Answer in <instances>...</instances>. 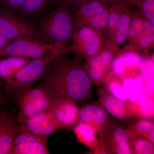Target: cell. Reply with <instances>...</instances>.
Returning a JSON list of instances; mask_svg holds the SVG:
<instances>
[{
  "label": "cell",
  "instance_id": "d6a6232c",
  "mask_svg": "<svg viewBox=\"0 0 154 154\" xmlns=\"http://www.w3.org/2000/svg\"><path fill=\"white\" fill-rule=\"evenodd\" d=\"M86 1H92V0H86ZM103 3L105 6L107 7L118 4V3L128 2L129 0H98Z\"/></svg>",
  "mask_w": 154,
  "mask_h": 154
},
{
  "label": "cell",
  "instance_id": "9a60e30c",
  "mask_svg": "<svg viewBox=\"0 0 154 154\" xmlns=\"http://www.w3.org/2000/svg\"><path fill=\"white\" fill-rule=\"evenodd\" d=\"M61 130L48 110L38 113L19 124V131H27L47 136Z\"/></svg>",
  "mask_w": 154,
  "mask_h": 154
},
{
  "label": "cell",
  "instance_id": "7402d4cb",
  "mask_svg": "<svg viewBox=\"0 0 154 154\" xmlns=\"http://www.w3.org/2000/svg\"><path fill=\"white\" fill-rule=\"evenodd\" d=\"M129 5H131L129 3L124 2L118 3L108 7L107 27L103 33L105 40L109 39L113 36L122 15L125 9Z\"/></svg>",
  "mask_w": 154,
  "mask_h": 154
},
{
  "label": "cell",
  "instance_id": "30bf717a",
  "mask_svg": "<svg viewBox=\"0 0 154 154\" xmlns=\"http://www.w3.org/2000/svg\"><path fill=\"white\" fill-rule=\"evenodd\" d=\"M48 137L29 131H19L9 154H50L47 146Z\"/></svg>",
  "mask_w": 154,
  "mask_h": 154
},
{
  "label": "cell",
  "instance_id": "277c9868",
  "mask_svg": "<svg viewBox=\"0 0 154 154\" xmlns=\"http://www.w3.org/2000/svg\"><path fill=\"white\" fill-rule=\"evenodd\" d=\"M55 97L49 88L43 84L21 89L12 99L17 102L19 108L18 123L25 122L34 116L48 110Z\"/></svg>",
  "mask_w": 154,
  "mask_h": 154
},
{
  "label": "cell",
  "instance_id": "6da1fadb",
  "mask_svg": "<svg viewBox=\"0 0 154 154\" xmlns=\"http://www.w3.org/2000/svg\"><path fill=\"white\" fill-rule=\"evenodd\" d=\"M66 54L53 61L40 80L55 97L71 99L78 104L91 95L92 81L81 60L69 58Z\"/></svg>",
  "mask_w": 154,
  "mask_h": 154
},
{
  "label": "cell",
  "instance_id": "83f0119b",
  "mask_svg": "<svg viewBox=\"0 0 154 154\" xmlns=\"http://www.w3.org/2000/svg\"><path fill=\"white\" fill-rule=\"evenodd\" d=\"M146 20L145 17L140 10L134 11L131 14L126 40L131 44L137 39L142 30Z\"/></svg>",
  "mask_w": 154,
  "mask_h": 154
},
{
  "label": "cell",
  "instance_id": "1f68e13d",
  "mask_svg": "<svg viewBox=\"0 0 154 154\" xmlns=\"http://www.w3.org/2000/svg\"><path fill=\"white\" fill-rule=\"evenodd\" d=\"M25 1V0H0V6L5 7L16 14Z\"/></svg>",
  "mask_w": 154,
  "mask_h": 154
},
{
  "label": "cell",
  "instance_id": "4dcf8cb0",
  "mask_svg": "<svg viewBox=\"0 0 154 154\" xmlns=\"http://www.w3.org/2000/svg\"><path fill=\"white\" fill-rule=\"evenodd\" d=\"M129 3L138 7L146 19L154 25V0H130Z\"/></svg>",
  "mask_w": 154,
  "mask_h": 154
},
{
  "label": "cell",
  "instance_id": "7c38bea8",
  "mask_svg": "<svg viewBox=\"0 0 154 154\" xmlns=\"http://www.w3.org/2000/svg\"><path fill=\"white\" fill-rule=\"evenodd\" d=\"M115 54L108 50L102 48L99 53L86 61L85 65L92 82L96 85L103 84L110 73Z\"/></svg>",
  "mask_w": 154,
  "mask_h": 154
},
{
  "label": "cell",
  "instance_id": "8fae6325",
  "mask_svg": "<svg viewBox=\"0 0 154 154\" xmlns=\"http://www.w3.org/2000/svg\"><path fill=\"white\" fill-rule=\"evenodd\" d=\"M136 51L125 47L115 54L111 63L110 73L119 79L137 71L143 60Z\"/></svg>",
  "mask_w": 154,
  "mask_h": 154
},
{
  "label": "cell",
  "instance_id": "2e32d148",
  "mask_svg": "<svg viewBox=\"0 0 154 154\" xmlns=\"http://www.w3.org/2000/svg\"><path fill=\"white\" fill-rule=\"evenodd\" d=\"M100 98L105 111L114 118L122 120L135 116L130 102L116 99L106 91H101Z\"/></svg>",
  "mask_w": 154,
  "mask_h": 154
},
{
  "label": "cell",
  "instance_id": "d4e9b609",
  "mask_svg": "<svg viewBox=\"0 0 154 154\" xmlns=\"http://www.w3.org/2000/svg\"><path fill=\"white\" fill-rule=\"evenodd\" d=\"M139 73L142 78L144 88L152 93L154 91V56L143 59L139 66Z\"/></svg>",
  "mask_w": 154,
  "mask_h": 154
},
{
  "label": "cell",
  "instance_id": "7a4b0ae2",
  "mask_svg": "<svg viewBox=\"0 0 154 154\" xmlns=\"http://www.w3.org/2000/svg\"><path fill=\"white\" fill-rule=\"evenodd\" d=\"M35 27L42 41L51 44L68 45L75 30L72 6L57 5L54 10L40 19Z\"/></svg>",
  "mask_w": 154,
  "mask_h": 154
},
{
  "label": "cell",
  "instance_id": "ac0fdd59",
  "mask_svg": "<svg viewBox=\"0 0 154 154\" xmlns=\"http://www.w3.org/2000/svg\"><path fill=\"white\" fill-rule=\"evenodd\" d=\"M128 6L122 15L113 36L105 40L102 48L116 53L119 46L126 40L132 11Z\"/></svg>",
  "mask_w": 154,
  "mask_h": 154
},
{
  "label": "cell",
  "instance_id": "4fadbf2b",
  "mask_svg": "<svg viewBox=\"0 0 154 154\" xmlns=\"http://www.w3.org/2000/svg\"><path fill=\"white\" fill-rule=\"evenodd\" d=\"M79 120L92 126L104 143V138L110 127L109 119L104 108L96 105H86L80 109Z\"/></svg>",
  "mask_w": 154,
  "mask_h": 154
},
{
  "label": "cell",
  "instance_id": "e575fe53",
  "mask_svg": "<svg viewBox=\"0 0 154 154\" xmlns=\"http://www.w3.org/2000/svg\"><path fill=\"white\" fill-rule=\"evenodd\" d=\"M11 41L0 35V49L6 46Z\"/></svg>",
  "mask_w": 154,
  "mask_h": 154
},
{
  "label": "cell",
  "instance_id": "ffe728a7",
  "mask_svg": "<svg viewBox=\"0 0 154 154\" xmlns=\"http://www.w3.org/2000/svg\"><path fill=\"white\" fill-rule=\"evenodd\" d=\"M154 43V25L146 20L142 30L136 40L125 47L133 50L141 51L147 54L151 49L153 48Z\"/></svg>",
  "mask_w": 154,
  "mask_h": 154
},
{
  "label": "cell",
  "instance_id": "8d00e7d4",
  "mask_svg": "<svg viewBox=\"0 0 154 154\" xmlns=\"http://www.w3.org/2000/svg\"><path fill=\"white\" fill-rule=\"evenodd\" d=\"M2 82L1 81V79H0V90H1V88H2Z\"/></svg>",
  "mask_w": 154,
  "mask_h": 154
},
{
  "label": "cell",
  "instance_id": "d6986e66",
  "mask_svg": "<svg viewBox=\"0 0 154 154\" xmlns=\"http://www.w3.org/2000/svg\"><path fill=\"white\" fill-rule=\"evenodd\" d=\"M73 131L77 140L96 152H104L105 147L98 139L95 130L85 122L79 120L73 126Z\"/></svg>",
  "mask_w": 154,
  "mask_h": 154
},
{
  "label": "cell",
  "instance_id": "5b68a950",
  "mask_svg": "<svg viewBox=\"0 0 154 154\" xmlns=\"http://www.w3.org/2000/svg\"><path fill=\"white\" fill-rule=\"evenodd\" d=\"M75 30L88 27L103 33L107 27L108 7L98 0L86 1L72 6Z\"/></svg>",
  "mask_w": 154,
  "mask_h": 154
},
{
  "label": "cell",
  "instance_id": "484cf974",
  "mask_svg": "<svg viewBox=\"0 0 154 154\" xmlns=\"http://www.w3.org/2000/svg\"><path fill=\"white\" fill-rule=\"evenodd\" d=\"M129 137L132 154H154V144L140 136L130 129H126Z\"/></svg>",
  "mask_w": 154,
  "mask_h": 154
},
{
  "label": "cell",
  "instance_id": "8992f818",
  "mask_svg": "<svg viewBox=\"0 0 154 154\" xmlns=\"http://www.w3.org/2000/svg\"><path fill=\"white\" fill-rule=\"evenodd\" d=\"M0 35L10 41L26 37L36 38L42 41L35 25L32 22L1 6Z\"/></svg>",
  "mask_w": 154,
  "mask_h": 154
},
{
  "label": "cell",
  "instance_id": "ba28073f",
  "mask_svg": "<svg viewBox=\"0 0 154 154\" xmlns=\"http://www.w3.org/2000/svg\"><path fill=\"white\" fill-rule=\"evenodd\" d=\"M71 40L73 52L75 54V57L87 61L100 52L105 37L99 30L84 27L74 30Z\"/></svg>",
  "mask_w": 154,
  "mask_h": 154
},
{
  "label": "cell",
  "instance_id": "74e56055",
  "mask_svg": "<svg viewBox=\"0 0 154 154\" xmlns=\"http://www.w3.org/2000/svg\"><path fill=\"white\" fill-rule=\"evenodd\" d=\"M1 108H0V109H1Z\"/></svg>",
  "mask_w": 154,
  "mask_h": 154
},
{
  "label": "cell",
  "instance_id": "f546056e",
  "mask_svg": "<svg viewBox=\"0 0 154 154\" xmlns=\"http://www.w3.org/2000/svg\"><path fill=\"white\" fill-rule=\"evenodd\" d=\"M140 136L154 143V124L152 121L143 119L129 128Z\"/></svg>",
  "mask_w": 154,
  "mask_h": 154
},
{
  "label": "cell",
  "instance_id": "cb8c5ba5",
  "mask_svg": "<svg viewBox=\"0 0 154 154\" xmlns=\"http://www.w3.org/2000/svg\"><path fill=\"white\" fill-rule=\"evenodd\" d=\"M131 104L135 115L144 119L153 118L154 95L144 94Z\"/></svg>",
  "mask_w": 154,
  "mask_h": 154
},
{
  "label": "cell",
  "instance_id": "3957f363",
  "mask_svg": "<svg viewBox=\"0 0 154 154\" xmlns=\"http://www.w3.org/2000/svg\"><path fill=\"white\" fill-rule=\"evenodd\" d=\"M71 52H73L72 45H61L44 57L31 60L10 79L3 83L6 98L12 99L21 89L32 86L41 80L53 61Z\"/></svg>",
  "mask_w": 154,
  "mask_h": 154
},
{
  "label": "cell",
  "instance_id": "603a6c76",
  "mask_svg": "<svg viewBox=\"0 0 154 154\" xmlns=\"http://www.w3.org/2000/svg\"><path fill=\"white\" fill-rule=\"evenodd\" d=\"M51 0H25L19 11L16 13L23 18L38 17L44 12Z\"/></svg>",
  "mask_w": 154,
  "mask_h": 154
},
{
  "label": "cell",
  "instance_id": "836d02e7",
  "mask_svg": "<svg viewBox=\"0 0 154 154\" xmlns=\"http://www.w3.org/2000/svg\"><path fill=\"white\" fill-rule=\"evenodd\" d=\"M85 1L86 0H56V4H67L72 6Z\"/></svg>",
  "mask_w": 154,
  "mask_h": 154
},
{
  "label": "cell",
  "instance_id": "e0dca14e",
  "mask_svg": "<svg viewBox=\"0 0 154 154\" xmlns=\"http://www.w3.org/2000/svg\"><path fill=\"white\" fill-rule=\"evenodd\" d=\"M109 150L117 154H132L127 130L121 127L109 128L104 140Z\"/></svg>",
  "mask_w": 154,
  "mask_h": 154
},
{
  "label": "cell",
  "instance_id": "9c48e42d",
  "mask_svg": "<svg viewBox=\"0 0 154 154\" xmlns=\"http://www.w3.org/2000/svg\"><path fill=\"white\" fill-rule=\"evenodd\" d=\"M80 109L74 101L66 98L56 97L48 110L61 129L72 127L79 120Z\"/></svg>",
  "mask_w": 154,
  "mask_h": 154
},
{
  "label": "cell",
  "instance_id": "44dd1931",
  "mask_svg": "<svg viewBox=\"0 0 154 154\" xmlns=\"http://www.w3.org/2000/svg\"><path fill=\"white\" fill-rule=\"evenodd\" d=\"M31 60L14 56L0 59V79L2 83L10 79Z\"/></svg>",
  "mask_w": 154,
  "mask_h": 154
},
{
  "label": "cell",
  "instance_id": "4316f807",
  "mask_svg": "<svg viewBox=\"0 0 154 154\" xmlns=\"http://www.w3.org/2000/svg\"><path fill=\"white\" fill-rule=\"evenodd\" d=\"M105 91L116 99L128 102V95L124 90L120 79L117 77L109 73L104 80Z\"/></svg>",
  "mask_w": 154,
  "mask_h": 154
},
{
  "label": "cell",
  "instance_id": "52a82bcc",
  "mask_svg": "<svg viewBox=\"0 0 154 154\" xmlns=\"http://www.w3.org/2000/svg\"><path fill=\"white\" fill-rule=\"evenodd\" d=\"M61 45L46 43L33 38H21L12 40L0 49V59L4 57L14 56L30 59L38 58L47 55Z\"/></svg>",
  "mask_w": 154,
  "mask_h": 154
},
{
  "label": "cell",
  "instance_id": "d590c367",
  "mask_svg": "<svg viewBox=\"0 0 154 154\" xmlns=\"http://www.w3.org/2000/svg\"><path fill=\"white\" fill-rule=\"evenodd\" d=\"M7 99L5 94H3L0 90V108L4 105H5L7 102Z\"/></svg>",
  "mask_w": 154,
  "mask_h": 154
},
{
  "label": "cell",
  "instance_id": "5bb4252c",
  "mask_svg": "<svg viewBox=\"0 0 154 154\" xmlns=\"http://www.w3.org/2000/svg\"><path fill=\"white\" fill-rule=\"evenodd\" d=\"M19 132L17 117L8 110L0 109V154H9Z\"/></svg>",
  "mask_w": 154,
  "mask_h": 154
},
{
  "label": "cell",
  "instance_id": "f1b7e54d",
  "mask_svg": "<svg viewBox=\"0 0 154 154\" xmlns=\"http://www.w3.org/2000/svg\"><path fill=\"white\" fill-rule=\"evenodd\" d=\"M119 79L128 96L140 92L144 88L143 79L138 71Z\"/></svg>",
  "mask_w": 154,
  "mask_h": 154
}]
</instances>
